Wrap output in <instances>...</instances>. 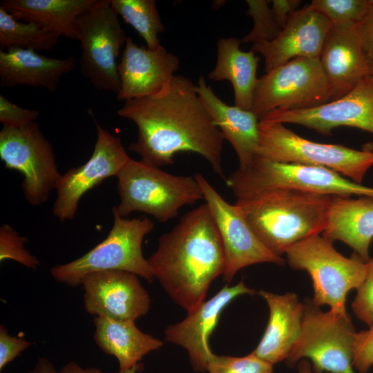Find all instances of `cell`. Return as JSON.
<instances>
[{"label": "cell", "instance_id": "25", "mask_svg": "<svg viewBox=\"0 0 373 373\" xmlns=\"http://www.w3.org/2000/svg\"><path fill=\"white\" fill-rule=\"evenodd\" d=\"M93 321L95 343L117 358L119 370L137 366L145 355L163 345L161 340L139 329L134 321L96 316Z\"/></svg>", "mask_w": 373, "mask_h": 373}, {"label": "cell", "instance_id": "8", "mask_svg": "<svg viewBox=\"0 0 373 373\" xmlns=\"http://www.w3.org/2000/svg\"><path fill=\"white\" fill-rule=\"evenodd\" d=\"M257 156L278 162L327 168L361 184L373 166L372 151L313 142L284 124L267 120H260L258 124Z\"/></svg>", "mask_w": 373, "mask_h": 373}, {"label": "cell", "instance_id": "2", "mask_svg": "<svg viewBox=\"0 0 373 373\" xmlns=\"http://www.w3.org/2000/svg\"><path fill=\"white\" fill-rule=\"evenodd\" d=\"M147 260L154 278L171 298L187 313L195 309L225 266L222 242L208 205L204 203L184 214L160 237Z\"/></svg>", "mask_w": 373, "mask_h": 373}, {"label": "cell", "instance_id": "36", "mask_svg": "<svg viewBox=\"0 0 373 373\" xmlns=\"http://www.w3.org/2000/svg\"><path fill=\"white\" fill-rule=\"evenodd\" d=\"M373 366V323L369 329L356 332L353 344V367L367 373Z\"/></svg>", "mask_w": 373, "mask_h": 373}, {"label": "cell", "instance_id": "18", "mask_svg": "<svg viewBox=\"0 0 373 373\" xmlns=\"http://www.w3.org/2000/svg\"><path fill=\"white\" fill-rule=\"evenodd\" d=\"M254 293V290L245 285L243 280L233 286H224L209 300L189 312L182 321L169 325L164 331L165 339L187 351L195 371H207L214 354L210 349L209 338L221 312L238 296Z\"/></svg>", "mask_w": 373, "mask_h": 373}, {"label": "cell", "instance_id": "6", "mask_svg": "<svg viewBox=\"0 0 373 373\" xmlns=\"http://www.w3.org/2000/svg\"><path fill=\"white\" fill-rule=\"evenodd\" d=\"M113 223L106 238L82 256L53 267L50 274L55 280L70 287L81 285L87 274L104 271L131 272L152 282V269L142 253V242L155 224L142 217L127 219L112 208Z\"/></svg>", "mask_w": 373, "mask_h": 373}, {"label": "cell", "instance_id": "11", "mask_svg": "<svg viewBox=\"0 0 373 373\" xmlns=\"http://www.w3.org/2000/svg\"><path fill=\"white\" fill-rule=\"evenodd\" d=\"M329 101L319 59L300 57L258 79L251 111L260 119L275 110L307 109Z\"/></svg>", "mask_w": 373, "mask_h": 373}, {"label": "cell", "instance_id": "16", "mask_svg": "<svg viewBox=\"0 0 373 373\" xmlns=\"http://www.w3.org/2000/svg\"><path fill=\"white\" fill-rule=\"evenodd\" d=\"M135 274L119 270L97 271L82 280L86 311L96 316L135 321L149 310L151 299Z\"/></svg>", "mask_w": 373, "mask_h": 373}, {"label": "cell", "instance_id": "28", "mask_svg": "<svg viewBox=\"0 0 373 373\" xmlns=\"http://www.w3.org/2000/svg\"><path fill=\"white\" fill-rule=\"evenodd\" d=\"M61 36L39 25L19 21L0 6V48H11L36 52L52 49Z\"/></svg>", "mask_w": 373, "mask_h": 373}, {"label": "cell", "instance_id": "14", "mask_svg": "<svg viewBox=\"0 0 373 373\" xmlns=\"http://www.w3.org/2000/svg\"><path fill=\"white\" fill-rule=\"evenodd\" d=\"M217 226L225 256L222 274L227 283L241 269L262 262L282 265L284 260L256 236L236 205L226 201L200 173L194 175Z\"/></svg>", "mask_w": 373, "mask_h": 373}, {"label": "cell", "instance_id": "37", "mask_svg": "<svg viewBox=\"0 0 373 373\" xmlns=\"http://www.w3.org/2000/svg\"><path fill=\"white\" fill-rule=\"evenodd\" d=\"M30 343L23 338L10 336L6 328L0 326V371L23 351L28 348Z\"/></svg>", "mask_w": 373, "mask_h": 373}, {"label": "cell", "instance_id": "21", "mask_svg": "<svg viewBox=\"0 0 373 373\" xmlns=\"http://www.w3.org/2000/svg\"><path fill=\"white\" fill-rule=\"evenodd\" d=\"M269 307V321L261 340L253 352L275 365L286 360L299 336L304 311L295 293L276 294L260 290Z\"/></svg>", "mask_w": 373, "mask_h": 373}, {"label": "cell", "instance_id": "29", "mask_svg": "<svg viewBox=\"0 0 373 373\" xmlns=\"http://www.w3.org/2000/svg\"><path fill=\"white\" fill-rule=\"evenodd\" d=\"M113 8L145 41L146 47L160 46L159 35L164 26L154 0H110Z\"/></svg>", "mask_w": 373, "mask_h": 373}, {"label": "cell", "instance_id": "20", "mask_svg": "<svg viewBox=\"0 0 373 373\" xmlns=\"http://www.w3.org/2000/svg\"><path fill=\"white\" fill-rule=\"evenodd\" d=\"M319 61L328 84L330 101L344 96L370 75L358 24H332Z\"/></svg>", "mask_w": 373, "mask_h": 373}, {"label": "cell", "instance_id": "35", "mask_svg": "<svg viewBox=\"0 0 373 373\" xmlns=\"http://www.w3.org/2000/svg\"><path fill=\"white\" fill-rule=\"evenodd\" d=\"M39 115L38 111L22 108L0 94V122L3 127L21 128L34 122Z\"/></svg>", "mask_w": 373, "mask_h": 373}, {"label": "cell", "instance_id": "27", "mask_svg": "<svg viewBox=\"0 0 373 373\" xmlns=\"http://www.w3.org/2000/svg\"><path fill=\"white\" fill-rule=\"evenodd\" d=\"M95 1L4 0L1 7L19 21L32 22L60 36L76 39V21Z\"/></svg>", "mask_w": 373, "mask_h": 373}, {"label": "cell", "instance_id": "33", "mask_svg": "<svg viewBox=\"0 0 373 373\" xmlns=\"http://www.w3.org/2000/svg\"><path fill=\"white\" fill-rule=\"evenodd\" d=\"M28 240L20 236L9 224L0 228V261L14 260L30 269H36L40 264L38 259L24 247Z\"/></svg>", "mask_w": 373, "mask_h": 373}, {"label": "cell", "instance_id": "9", "mask_svg": "<svg viewBox=\"0 0 373 373\" xmlns=\"http://www.w3.org/2000/svg\"><path fill=\"white\" fill-rule=\"evenodd\" d=\"M356 332L348 314L323 312L309 300L304 303L300 332L287 364L292 367L307 359L314 373H356L353 367Z\"/></svg>", "mask_w": 373, "mask_h": 373}, {"label": "cell", "instance_id": "3", "mask_svg": "<svg viewBox=\"0 0 373 373\" xmlns=\"http://www.w3.org/2000/svg\"><path fill=\"white\" fill-rule=\"evenodd\" d=\"M331 200V195L275 190L234 204L258 240L281 257L298 241L324 231Z\"/></svg>", "mask_w": 373, "mask_h": 373}, {"label": "cell", "instance_id": "26", "mask_svg": "<svg viewBox=\"0 0 373 373\" xmlns=\"http://www.w3.org/2000/svg\"><path fill=\"white\" fill-rule=\"evenodd\" d=\"M241 41L236 37L220 38L217 41V61L208 78L227 80L233 88L235 106L251 111L258 81L256 77L260 58L250 50L240 48Z\"/></svg>", "mask_w": 373, "mask_h": 373}, {"label": "cell", "instance_id": "7", "mask_svg": "<svg viewBox=\"0 0 373 373\" xmlns=\"http://www.w3.org/2000/svg\"><path fill=\"white\" fill-rule=\"evenodd\" d=\"M289 265L306 271L312 280L314 295L311 301L318 307L347 314L346 298L364 280L367 264L355 254L347 258L337 251L333 242L314 235L298 241L285 251Z\"/></svg>", "mask_w": 373, "mask_h": 373}, {"label": "cell", "instance_id": "43", "mask_svg": "<svg viewBox=\"0 0 373 373\" xmlns=\"http://www.w3.org/2000/svg\"><path fill=\"white\" fill-rule=\"evenodd\" d=\"M138 370V365L128 370H119L116 373H136Z\"/></svg>", "mask_w": 373, "mask_h": 373}, {"label": "cell", "instance_id": "24", "mask_svg": "<svg viewBox=\"0 0 373 373\" xmlns=\"http://www.w3.org/2000/svg\"><path fill=\"white\" fill-rule=\"evenodd\" d=\"M322 236L332 242H344L360 259L367 262L373 240V198L332 196Z\"/></svg>", "mask_w": 373, "mask_h": 373}, {"label": "cell", "instance_id": "17", "mask_svg": "<svg viewBox=\"0 0 373 373\" xmlns=\"http://www.w3.org/2000/svg\"><path fill=\"white\" fill-rule=\"evenodd\" d=\"M331 25L309 4L291 15L275 39L254 44L251 50L264 57L265 73L296 58L319 59Z\"/></svg>", "mask_w": 373, "mask_h": 373}, {"label": "cell", "instance_id": "42", "mask_svg": "<svg viewBox=\"0 0 373 373\" xmlns=\"http://www.w3.org/2000/svg\"><path fill=\"white\" fill-rule=\"evenodd\" d=\"M298 373H314L311 363L307 359H302L297 363Z\"/></svg>", "mask_w": 373, "mask_h": 373}, {"label": "cell", "instance_id": "34", "mask_svg": "<svg viewBox=\"0 0 373 373\" xmlns=\"http://www.w3.org/2000/svg\"><path fill=\"white\" fill-rule=\"evenodd\" d=\"M367 264V273L352 303L356 317L370 326L373 323V258Z\"/></svg>", "mask_w": 373, "mask_h": 373}, {"label": "cell", "instance_id": "31", "mask_svg": "<svg viewBox=\"0 0 373 373\" xmlns=\"http://www.w3.org/2000/svg\"><path fill=\"white\" fill-rule=\"evenodd\" d=\"M249 9L247 15L254 19V27L242 39L243 43L252 44L268 41L275 39L280 32L281 28L276 23L269 1L247 0Z\"/></svg>", "mask_w": 373, "mask_h": 373}, {"label": "cell", "instance_id": "32", "mask_svg": "<svg viewBox=\"0 0 373 373\" xmlns=\"http://www.w3.org/2000/svg\"><path fill=\"white\" fill-rule=\"evenodd\" d=\"M273 366L253 352L241 357L213 354L207 371L209 373H274Z\"/></svg>", "mask_w": 373, "mask_h": 373}, {"label": "cell", "instance_id": "40", "mask_svg": "<svg viewBox=\"0 0 373 373\" xmlns=\"http://www.w3.org/2000/svg\"><path fill=\"white\" fill-rule=\"evenodd\" d=\"M29 373H59L48 358H40Z\"/></svg>", "mask_w": 373, "mask_h": 373}, {"label": "cell", "instance_id": "23", "mask_svg": "<svg viewBox=\"0 0 373 373\" xmlns=\"http://www.w3.org/2000/svg\"><path fill=\"white\" fill-rule=\"evenodd\" d=\"M197 93L215 125L237 154L239 167L249 164L257 156L259 118L251 111L222 102L201 75L195 85Z\"/></svg>", "mask_w": 373, "mask_h": 373}, {"label": "cell", "instance_id": "1", "mask_svg": "<svg viewBox=\"0 0 373 373\" xmlns=\"http://www.w3.org/2000/svg\"><path fill=\"white\" fill-rule=\"evenodd\" d=\"M117 115L137 127V138L128 149L146 164H174L181 152L200 155L214 173L224 178L222 151L224 139L189 78L175 75L158 92L125 101Z\"/></svg>", "mask_w": 373, "mask_h": 373}, {"label": "cell", "instance_id": "15", "mask_svg": "<svg viewBox=\"0 0 373 373\" xmlns=\"http://www.w3.org/2000/svg\"><path fill=\"white\" fill-rule=\"evenodd\" d=\"M260 120L301 125L326 136L340 126L356 128L373 135V75H368L336 100L307 109L275 110Z\"/></svg>", "mask_w": 373, "mask_h": 373}, {"label": "cell", "instance_id": "39", "mask_svg": "<svg viewBox=\"0 0 373 373\" xmlns=\"http://www.w3.org/2000/svg\"><path fill=\"white\" fill-rule=\"evenodd\" d=\"M300 2L299 0L271 1L274 19L281 29L285 27L291 15L298 10Z\"/></svg>", "mask_w": 373, "mask_h": 373}, {"label": "cell", "instance_id": "13", "mask_svg": "<svg viewBox=\"0 0 373 373\" xmlns=\"http://www.w3.org/2000/svg\"><path fill=\"white\" fill-rule=\"evenodd\" d=\"M89 113L96 127L97 140L88 161L61 175L52 211L61 222L73 220L82 196L105 179L117 176L131 158L120 138L104 129L96 121L92 111L89 110Z\"/></svg>", "mask_w": 373, "mask_h": 373}, {"label": "cell", "instance_id": "41", "mask_svg": "<svg viewBox=\"0 0 373 373\" xmlns=\"http://www.w3.org/2000/svg\"><path fill=\"white\" fill-rule=\"evenodd\" d=\"M59 373H103V372L95 367L83 368L75 362H70L61 369Z\"/></svg>", "mask_w": 373, "mask_h": 373}, {"label": "cell", "instance_id": "38", "mask_svg": "<svg viewBox=\"0 0 373 373\" xmlns=\"http://www.w3.org/2000/svg\"><path fill=\"white\" fill-rule=\"evenodd\" d=\"M361 42L364 55L373 75V0L364 19L358 24Z\"/></svg>", "mask_w": 373, "mask_h": 373}, {"label": "cell", "instance_id": "10", "mask_svg": "<svg viewBox=\"0 0 373 373\" xmlns=\"http://www.w3.org/2000/svg\"><path fill=\"white\" fill-rule=\"evenodd\" d=\"M82 75L97 90L117 93L120 89L117 59L127 37L110 0H96L77 19Z\"/></svg>", "mask_w": 373, "mask_h": 373}, {"label": "cell", "instance_id": "4", "mask_svg": "<svg viewBox=\"0 0 373 373\" xmlns=\"http://www.w3.org/2000/svg\"><path fill=\"white\" fill-rule=\"evenodd\" d=\"M225 181L237 200L275 190L373 198V187L355 183L329 169L278 162L259 156L245 167H238Z\"/></svg>", "mask_w": 373, "mask_h": 373}, {"label": "cell", "instance_id": "12", "mask_svg": "<svg viewBox=\"0 0 373 373\" xmlns=\"http://www.w3.org/2000/svg\"><path fill=\"white\" fill-rule=\"evenodd\" d=\"M0 159L5 168L22 174L24 197L33 206L48 200L61 177L52 145L35 122L21 128L3 127Z\"/></svg>", "mask_w": 373, "mask_h": 373}, {"label": "cell", "instance_id": "30", "mask_svg": "<svg viewBox=\"0 0 373 373\" xmlns=\"http://www.w3.org/2000/svg\"><path fill=\"white\" fill-rule=\"evenodd\" d=\"M372 0H312L310 6L334 25L359 24Z\"/></svg>", "mask_w": 373, "mask_h": 373}, {"label": "cell", "instance_id": "5", "mask_svg": "<svg viewBox=\"0 0 373 373\" xmlns=\"http://www.w3.org/2000/svg\"><path fill=\"white\" fill-rule=\"evenodd\" d=\"M116 177L120 200L115 207L123 218L139 211L166 222L183 207L204 200L194 175H173L141 160L130 158Z\"/></svg>", "mask_w": 373, "mask_h": 373}, {"label": "cell", "instance_id": "22", "mask_svg": "<svg viewBox=\"0 0 373 373\" xmlns=\"http://www.w3.org/2000/svg\"><path fill=\"white\" fill-rule=\"evenodd\" d=\"M76 58L46 57L38 52L19 48L0 50V85L4 88L18 85L57 90L64 75L76 66Z\"/></svg>", "mask_w": 373, "mask_h": 373}, {"label": "cell", "instance_id": "19", "mask_svg": "<svg viewBox=\"0 0 373 373\" xmlns=\"http://www.w3.org/2000/svg\"><path fill=\"white\" fill-rule=\"evenodd\" d=\"M179 66L178 57L162 46L151 49L127 37L118 64L120 89L117 99L125 102L158 92L175 76Z\"/></svg>", "mask_w": 373, "mask_h": 373}]
</instances>
